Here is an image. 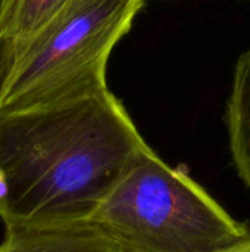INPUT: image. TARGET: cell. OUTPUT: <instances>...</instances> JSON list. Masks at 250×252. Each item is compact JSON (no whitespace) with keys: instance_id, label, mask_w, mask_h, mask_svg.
<instances>
[{"instance_id":"8","label":"cell","mask_w":250,"mask_h":252,"mask_svg":"<svg viewBox=\"0 0 250 252\" xmlns=\"http://www.w3.org/2000/svg\"><path fill=\"white\" fill-rule=\"evenodd\" d=\"M4 3H6V0H0V16H1L3 7H4Z\"/></svg>"},{"instance_id":"2","label":"cell","mask_w":250,"mask_h":252,"mask_svg":"<svg viewBox=\"0 0 250 252\" xmlns=\"http://www.w3.org/2000/svg\"><path fill=\"white\" fill-rule=\"evenodd\" d=\"M125 252H221L250 236L199 183L149 146L94 217Z\"/></svg>"},{"instance_id":"5","label":"cell","mask_w":250,"mask_h":252,"mask_svg":"<svg viewBox=\"0 0 250 252\" xmlns=\"http://www.w3.org/2000/svg\"><path fill=\"white\" fill-rule=\"evenodd\" d=\"M227 127L237 174L250 188V49L239 58L234 68L227 103Z\"/></svg>"},{"instance_id":"3","label":"cell","mask_w":250,"mask_h":252,"mask_svg":"<svg viewBox=\"0 0 250 252\" xmlns=\"http://www.w3.org/2000/svg\"><path fill=\"white\" fill-rule=\"evenodd\" d=\"M146 0H68L0 66V109H27L108 89L106 66Z\"/></svg>"},{"instance_id":"1","label":"cell","mask_w":250,"mask_h":252,"mask_svg":"<svg viewBox=\"0 0 250 252\" xmlns=\"http://www.w3.org/2000/svg\"><path fill=\"white\" fill-rule=\"evenodd\" d=\"M147 146L109 87L43 106L0 109V220L91 221Z\"/></svg>"},{"instance_id":"6","label":"cell","mask_w":250,"mask_h":252,"mask_svg":"<svg viewBox=\"0 0 250 252\" xmlns=\"http://www.w3.org/2000/svg\"><path fill=\"white\" fill-rule=\"evenodd\" d=\"M68 0H6L0 16V66L7 56L43 28Z\"/></svg>"},{"instance_id":"4","label":"cell","mask_w":250,"mask_h":252,"mask_svg":"<svg viewBox=\"0 0 250 252\" xmlns=\"http://www.w3.org/2000/svg\"><path fill=\"white\" fill-rule=\"evenodd\" d=\"M0 252H125L94 221L27 224L6 221Z\"/></svg>"},{"instance_id":"7","label":"cell","mask_w":250,"mask_h":252,"mask_svg":"<svg viewBox=\"0 0 250 252\" xmlns=\"http://www.w3.org/2000/svg\"><path fill=\"white\" fill-rule=\"evenodd\" d=\"M221 252H250V236L248 239H245L243 242H240V244H237V245H234L231 248H227V250Z\"/></svg>"}]
</instances>
